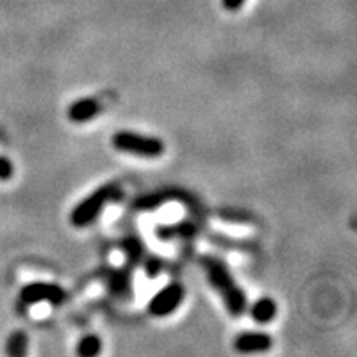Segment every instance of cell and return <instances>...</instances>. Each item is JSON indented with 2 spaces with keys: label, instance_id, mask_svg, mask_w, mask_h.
<instances>
[{
  "label": "cell",
  "instance_id": "obj_1",
  "mask_svg": "<svg viewBox=\"0 0 357 357\" xmlns=\"http://www.w3.org/2000/svg\"><path fill=\"white\" fill-rule=\"evenodd\" d=\"M200 265L205 270L208 283L217 289L220 294L223 303H225L227 311L235 318H240L245 311H247V294L243 289L236 284L234 275L230 273L227 263H223L217 257H202L200 258Z\"/></svg>",
  "mask_w": 357,
  "mask_h": 357
},
{
  "label": "cell",
  "instance_id": "obj_2",
  "mask_svg": "<svg viewBox=\"0 0 357 357\" xmlns=\"http://www.w3.org/2000/svg\"><path fill=\"white\" fill-rule=\"evenodd\" d=\"M119 195L118 185L114 184H105L100 189L84 197L82 202L75 205V208L70 213V222L71 225L77 227V229H83V227L91 225L93 222L98 220V217L102 213V208L106 205L114 202Z\"/></svg>",
  "mask_w": 357,
  "mask_h": 357
},
{
  "label": "cell",
  "instance_id": "obj_3",
  "mask_svg": "<svg viewBox=\"0 0 357 357\" xmlns=\"http://www.w3.org/2000/svg\"><path fill=\"white\" fill-rule=\"evenodd\" d=\"M111 144L119 153L132 154L144 159L160 158L166 153V146H164L162 139L131 131H118L111 137Z\"/></svg>",
  "mask_w": 357,
  "mask_h": 357
},
{
  "label": "cell",
  "instance_id": "obj_4",
  "mask_svg": "<svg viewBox=\"0 0 357 357\" xmlns=\"http://www.w3.org/2000/svg\"><path fill=\"white\" fill-rule=\"evenodd\" d=\"M184 296L185 289L181 283H169L151 298L149 305H147V311L154 318H166V316L172 314L181 306Z\"/></svg>",
  "mask_w": 357,
  "mask_h": 357
},
{
  "label": "cell",
  "instance_id": "obj_5",
  "mask_svg": "<svg viewBox=\"0 0 357 357\" xmlns=\"http://www.w3.org/2000/svg\"><path fill=\"white\" fill-rule=\"evenodd\" d=\"M65 289L53 283H42L35 281L22 288L20 300L25 305H38V303H50V305L60 306L65 301Z\"/></svg>",
  "mask_w": 357,
  "mask_h": 357
},
{
  "label": "cell",
  "instance_id": "obj_6",
  "mask_svg": "<svg viewBox=\"0 0 357 357\" xmlns=\"http://www.w3.org/2000/svg\"><path fill=\"white\" fill-rule=\"evenodd\" d=\"M273 346V339L266 333H242L235 337L234 347L240 354H255V352H266Z\"/></svg>",
  "mask_w": 357,
  "mask_h": 357
},
{
  "label": "cell",
  "instance_id": "obj_7",
  "mask_svg": "<svg viewBox=\"0 0 357 357\" xmlns=\"http://www.w3.org/2000/svg\"><path fill=\"white\" fill-rule=\"evenodd\" d=\"M101 113V102L95 98H82V100L73 101L70 105L68 119L75 124H84L93 121L98 114Z\"/></svg>",
  "mask_w": 357,
  "mask_h": 357
},
{
  "label": "cell",
  "instance_id": "obj_8",
  "mask_svg": "<svg viewBox=\"0 0 357 357\" xmlns=\"http://www.w3.org/2000/svg\"><path fill=\"white\" fill-rule=\"evenodd\" d=\"M276 312H278V306H276L275 300H271L268 296L257 300L252 305V307H250V316L258 324L271 323L276 318Z\"/></svg>",
  "mask_w": 357,
  "mask_h": 357
},
{
  "label": "cell",
  "instance_id": "obj_9",
  "mask_svg": "<svg viewBox=\"0 0 357 357\" xmlns=\"http://www.w3.org/2000/svg\"><path fill=\"white\" fill-rule=\"evenodd\" d=\"M26 347H29V336L20 329H17L7 339L6 352L10 357H22L26 354Z\"/></svg>",
  "mask_w": 357,
  "mask_h": 357
},
{
  "label": "cell",
  "instance_id": "obj_10",
  "mask_svg": "<svg viewBox=\"0 0 357 357\" xmlns=\"http://www.w3.org/2000/svg\"><path fill=\"white\" fill-rule=\"evenodd\" d=\"M101 339L98 337L96 334H88V336H83L78 341L77 354L82 357H95L101 352Z\"/></svg>",
  "mask_w": 357,
  "mask_h": 357
},
{
  "label": "cell",
  "instance_id": "obj_11",
  "mask_svg": "<svg viewBox=\"0 0 357 357\" xmlns=\"http://www.w3.org/2000/svg\"><path fill=\"white\" fill-rule=\"evenodd\" d=\"M13 177V166L12 162L3 155H0V181H10Z\"/></svg>",
  "mask_w": 357,
  "mask_h": 357
},
{
  "label": "cell",
  "instance_id": "obj_12",
  "mask_svg": "<svg viewBox=\"0 0 357 357\" xmlns=\"http://www.w3.org/2000/svg\"><path fill=\"white\" fill-rule=\"evenodd\" d=\"M247 0H222V7L229 12H236L245 6Z\"/></svg>",
  "mask_w": 357,
  "mask_h": 357
},
{
  "label": "cell",
  "instance_id": "obj_13",
  "mask_svg": "<svg viewBox=\"0 0 357 357\" xmlns=\"http://www.w3.org/2000/svg\"><path fill=\"white\" fill-rule=\"evenodd\" d=\"M146 271H147V273H149V276H155L160 271V263L158 260L149 261L146 265Z\"/></svg>",
  "mask_w": 357,
  "mask_h": 357
}]
</instances>
